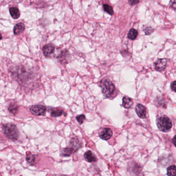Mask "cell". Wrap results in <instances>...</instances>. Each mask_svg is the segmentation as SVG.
Masks as SVG:
<instances>
[{"label": "cell", "mask_w": 176, "mask_h": 176, "mask_svg": "<svg viewBox=\"0 0 176 176\" xmlns=\"http://www.w3.org/2000/svg\"><path fill=\"white\" fill-rule=\"evenodd\" d=\"M3 131L5 135L9 139L16 141L19 136V132L16 125L9 123L3 126Z\"/></svg>", "instance_id": "obj_1"}, {"label": "cell", "mask_w": 176, "mask_h": 176, "mask_svg": "<svg viewBox=\"0 0 176 176\" xmlns=\"http://www.w3.org/2000/svg\"><path fill=\"white\" fill-rule=\"evenodd\" d=\"M157 126L159 130L161 131L164 132H168L172 128V121L166 116H163L158 119Z\"/></svg>", "instance_id": "obj_2"}, {"label": "cell", "mask_w": 176, "mask_h": 176, "mask_svg": "<svg viewBox=\"0 0 176 176\" xmlns=\"http://www.w3.org/2000/svg\"><path fill=\"white\" fill-rule=\"evenodd\" d=\"M102 92L105 97H110L115 90V86L109 80L103 81L101 84Z\"/></svg>", "instance_id": "obj_3"}, {"label": "cell", "mask_w": 176, "mask_h": 176, "mask_svg": "<svg viewBox=\"0 0 176 176\" xmlns=\"http://www.w3.org/2000/svg\"><path fill=\"white\" fill-rule=\"evenodd\" d=\"M46 107L42 105H33L29 108L30 112L33 115L36 116L44 115L46 112Z\"/></svg>", "instance_id": "obj_4"}, {"label": "cell", "mask_w": 176, "mask_h": 176, "mask_svg": "<svg viewBox=\"0 0 176 176\" xmlns=\"http://www.w3.org/2000/svg\"><path fill=\"white\" fill-rule=\"evenodd\" d=\"M168 59H159L154 63V67L158 71H162L166 68Z\"/></svg>", "instance_id": "obj_5"}, {"label": "cell", "mask_w": 176, "mask_h": 176, "mask_svg": "<svg viewBox=\"0 0 176 176\" xmlns=\"http://www.w3.org/2000/svg\"><path fill=\"white\" fill-rule=\"evenodd\" d=\"M42 51L46 57H51L55 51V48L52 44H46L42 48Z\"/></svg>", "instance_id": "obj_6"}, {"label": "cell", "mask_w": 176, "mask_h": 176, "mask_svg": "<svg viewBox=\"0 0 176 176\" xmlns=\"http://www.w3.org/2000/svg\"><path fill=\"white\" fill-rule=\"evenodd\" d=\"M100 138L105 141H108L112 138L113 135V131L112 130L108 128L103 129L100 133Z\"/></svg>", "instance_id": "obj_7"}, {"label": "cell", "mask_w": 176, "mask_h": 176, "mask_svg": "<svg viewBox=\"0 0 176 176\" xmlns=\"http://www.w3.org/2000/svg\"><path fill=\"white\" fill-rule=\"evenodd\" d=\"M135 112L138 116L141 118H145L147 114L145 107L141 104H138L135 108Z\"/></svg>", "instance_id": "obj_8"}, {"label": "cell", "mask_w": 176, "mask_h": 176, "mask_svg": "<svg viewBox=\"0 0 176 176\" xmlns=\"http://www.w3.org/2000/svg\"><path fill=\"white\" fill-rule=\"evenodd\" d=\"M81 147V143L77 138H72L70 141L69 148L71 149L73 152H76Z\"/></svg>", "instance_id": "obj_9"}, {"label": "cell", "mask_w": 176, "mask_h": 176, "mask_svg": "<svg viewBox=\"0 0 176 176\" xmlns=\"http://www.w3.org/2000/svg\"><path fill=\"white\" fill-rule=\"evenodd\" d=\"M84 158L86 161L90 162V163L95 162L97 161V159L95 156V154H93V153L90 150L87 151V152L85 153Z\"/></svg>", "instance_id": "obj_10"}, {"label": "cell", "mask_w": 176, "mask_h": 176, "mask_svg": "<svg viewBox=\"0 0 176 176\" xmlns=\"http://www.w3.org/2000/svg\"><path fill=\"white\" fill-rule=\"evenodd\" d=\"M24 29H25V26L24 24H23L22 23H19L15 26L14 29V32L15 35H19L24 32Z\"/></svg>", "instance_id": "obj_11"}, {"label": "cell", "mask_w": 176, "mask_h": 176, "mask_svg": "<svg viewBox=\"0 0 176 176\" xmlns=\"http://www.w3.org/2000/svg\"><path fill=\"white\" fill-rule=\"evenodd\" d=\"M133 105V101L132 99L128 97H124L123 99V106L126 108H132Z\"/></svg>", "instance_id": "obj_12"}, {"label": "cell", "mask_w": 176, "mask_h": 176, "mask_svg": "<svg viewBox=\"0 0 176 176\" xmlns=\"http://www.w3.org/2000/svg\"><path fill=\"white\" fill-rule=\"evenodd\" d=\"M9 11H10L11 15L14 19H18L20 16V11L17 8H10Z\"/></svg>", "instance_id": "obj_13"}, {"label": "cell", "mask_w": 176, "mask_h": 176, "mask_svg": "<svg viewBox=\"0 0 176 176\" xmlns=\"http://www.w3.org/2000/svg\"><path fill=\"white\" fill-rule=\"evenodd\" d=\"M138 31L134 29H131L128 34V38L130 40H134L138 37Z\"/></svg>", "instance_id": "obj_14"}, {"label": "cell", "mask_w": 176, "mask_h": 176, "mask_svg": "<svg viewBox=\"0 0 176 176\" xmlns=\"http://www.w3.org/2000/svg\"><path fill=\"white\" fill-rule=\"evenodd\" d=\"M8 111L11 114H14V115H15L18 111V106L16 103H13L9 105L8 107Z\"/></svg>", "instance_id": "obj_15"}, {"label": "cell", "mask_w": 176, "mask_h": 176, "mask_svg": "<svg viewBox=\"0 0 176 176\" xmlns=\"http://www.w3.org/2000/svg\"><path fill=\"white\" fill-rule=\"evenodd\" d=\"M64 113V112L62 110H61L59 108H55L52 111L51 113V115L54 117H59V116L63 115Z\"/></svg>", "instance_id": "obj_16"}, {"label": "cell", "mask_w": 176, "mask_h": 176, "mask_svg": "<svg viewBox=\"0 0 176 176\" xmlns=\"http://www.w3.org/2000/svg\"><path fill=\"white\" fill-rule=\"evenodd\" d=\"M26 160L28 163L31 165H34L35 162V156L31 152H28L26 154Z\"/></svg>", "instance_id": "obj_17"}, {"label": "cell", "mask_w": 176, "mask_h": 176, "mask_svg": "<svg viewBox=\"0 0 176 176\" xmlns=\"http://www.w3.org/2000/svg\"><path fill=\"white\" fill-rule=\"evenodd\" d=\"M72 153H74V152L69 147H67L62 149L61 154L64 156H69L72 154Z\"/></svg>", "instance_id": "obj_18"}, {"label": "cell", "mask_w": 176, "mask_h": 176, "mask_svg": "<svg viewBox=\"0 0 176 176\" xmlns=\"http://www.w3.org/2000/svg\"><path fill=\"white\" fill-rule=\"evenodd\" d=\"M167 174L168 176H176V166L175 165H171L167 169Z\"/></svg>", "instance_id": "obj_19"}, {"label": "cell", "mask_w": 176, "mask_h": 176, "mask_svg": "<svg viewBox=\"0 0 176 176\" xmlns=\"http://www.w3.org/2000/svg\"><path fill=\"white\" fill-rule=\"evenodd\" d=\"M103 9L105 11H106L108 14L111 15H113L114 14V11L113 8L108 4H105L103 5Z\"/></svg>", "instance_id": "obj_20"}, {"label": "cell", "mask_w": 176, "mask_h": 176, "mask_svg": "<svg viewBox=\"0 0 176 176\" xmlns=\"http://www.w3.org/2000/svg\"><path fill=\"white\" fill-rule=\"evenodd\" d=\"M144 32L145 33V35H150L154 32V29L150 26H148L144 29Z\"/></svg>", "instance_id": "obj_21"}, {"label": "cell", "mask_w": 176, "mask_h": 176, "mask_svg": "<svg viewBox=\"0 0 176 176\" xmlns=\"http://www.w3.org/2000/svg\"><path fill=\"white\" fill-rule=\"evenodd\" d=\"M76 119L78 121V123L80 125H81L85 120V116L84 115H80L77 116L76 117Z\"/></svg>", "instance_id": "obj_22"}, {"label": "cell", "mask_w": 176, "mask_h": 176, "mask_svg": "<svg viewBox=\"0 0 176 176\" xmlns=\"http://www.w3.org/2000/svg\"><path fill=\"white\" fill-rule=\"evenodd\" d=\"M139 0H128L129 4L130 5L133 6L138 4L139 3Z\"/></svg>", "instance_id": "obj_23"}, {"label": "cell", "mask_w": 176, "mask_h": 176, "mask_svg": "<svg viewBox=\"0 0 176 176\" xmlns=\"http://www.w3.org/2000/svg\"><path fill=\"white\" fill-rule=\"evenodd\" d=\"M176 81H173V82L171 83V90L174 92H176Z\"/></svg>", "instance_id": "obj_24"}, {"label": "cell", "mask_w": 176, "mask_h": 176, "mask_svg": "<svg viewBox=\"0 0 176 176\" xmlns=\"http://www.w3.org/2000/svg\"><path fill=\"white\" fill-rule=\"evenodd\" d=\"M176 0H171V3H172V4H171V6L172 8L175 9V6H176Z\"/></svg>", "instance_id": "obj_25"}, {"label": "cell", "mask_w": 176, "mask_h": 176, "mask_svg": "<svg viewBox=\"0 0 176 176\" xmlns=\"http://www.w3.org/2000/svg\"><path fill=\"white\" fill-rule=\"evenodd\" d=\"M176 136H174L173 139H172V141H173V144L174 145V146H176Z\"/></svg>", "instance_id": "obj_26"}, {"label": "cell", "mask_w": 176, "mask_h": 176, "mask_svg": "<svg viewBox=\"0 0 176 176\" xmlns=\"http://www.w3.org/2000/svg\"><path fill=\"white\" fill-rule=\"evenodd\" d=\"M2 39V34H1V33H0V41H1V39Z\"/></svg>", "instance_id": "obj_27"}]
</instances>
